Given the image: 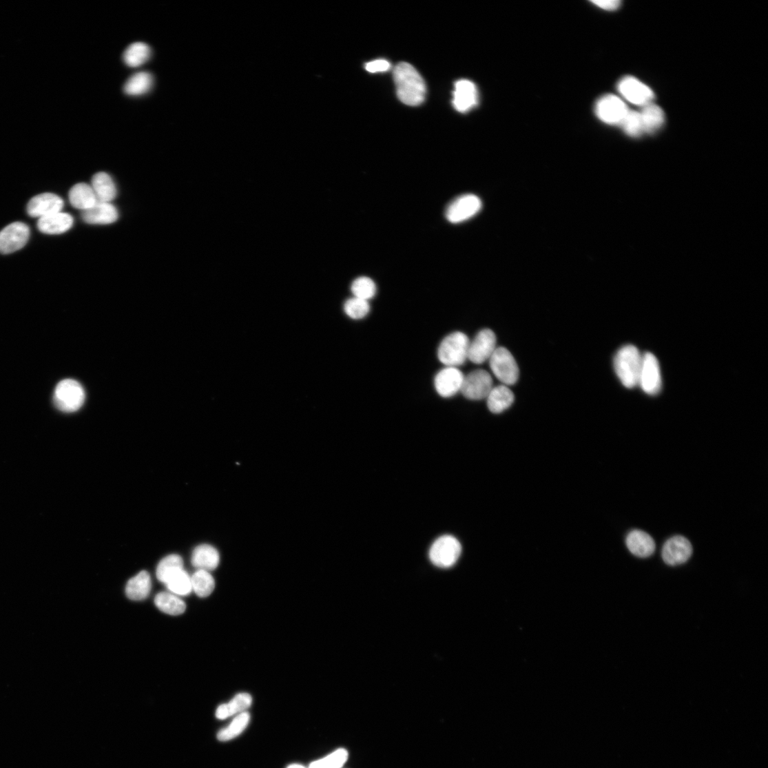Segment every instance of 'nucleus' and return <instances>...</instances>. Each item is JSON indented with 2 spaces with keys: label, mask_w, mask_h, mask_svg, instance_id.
<instances>
[{
  "label": "nucleus",
  "mask_w": 768,
  "mask_h": 768,
  "mask_svg": "<svg viewBox=\"0 0 768 768\" xmlns=\"http://www.w3.org/2000/svg\"><path fill=\"white\" fill-rule=\"evenodd\" d=\"M393 79L399 100L409 106H418L426 98V86L420 74L406 63H399L393 70Z\"/></svg>",
  "instance_id": "f257e3e1"
},
{
  "label": "nucleus",
  "mask_w": 768,
  "mask_h": 768,
  "mask_svg": "<svg viewBox=\"0 0 768 768\" xmlns=\"http://www.w3.org/2000/svg\"><path fill=\"white\" fill-rule=\"evenodd\" d=\"M643 356L639 349L632 344L621 348L614 356V371L625 387L632 388L639 386Z\"/></svg>",
  "instance_id": "f03ea898"
},
{
  "label": "nucleus",
  "mask_w": 768,
  "mask_h": 768,
  "mask_svg": "<svg viewBox=\"0 0 768 768\" xmlns=\"http://www.w3.org/2000/svg\"><path fill=\"white\" fill-rule=\"evenodd\" d=\"M468 337L461 332H454L447 335L439 345L437 358L446 366H462L468 360L470 345Z\"/></svg>",
  "instance_id": "7ed1b4c3"
},
{
  "label": "nucleus",
  "mask_w": 768,
  "mask_h": 768,
  "mask_svg": "<svg viewBox=\"0 0 768 768\" xmlns=\"http://www.w3.org/2000/svg\"><path fill=\"white\" fill-rule=\"evenodd\" d=\"M85 398V391L78 382L65 380L60 382L55 388L54 403L59 411L73 413L81 408Z\"/></svg>",
  "instance_id": "20e7f679"
},
{
  "label": "nucleus",
  "mask_w": 768,
  "mask_h": 768,
  "mask_svg": "<svg viewBox=\"0 0 768 768\" xmlns=\"http://www.w3.org/2000/svg\"><path fill=\"white\" fill-rule=\"evenodd\" d=\"M462 553V546L453 536L444 535L437 539L429 551L433 564L442 568L453 566Z\"/></svg>",
  "instance_id": "39448f33"
},
{
  "label": "nucleus",
  "mask_w": 768,
  "mask_h": 768,
  "mask_svg": "<svg viewBox=\"0 0 768 768\" xmlns=\"http://www.w3.org/2000/svg\"><path fill=\"white\" fill-rule=\"evenodd\" d=\"M489 362L493 375L504 385L508 386L517 382L519 376V367L515 357L508 349L497 347Z\"/></svg>",
  "instance_id": "423d86ee"
},
{
  "label": "nucleus",
  "mask_w": 768,
  "mask_h": 768,
  "mask_svg": "<svg viewBox=\"0 0 768 768\" xmlns=\"http://www.w3.org/2000/svg\"><path fill=\"white\" fill-rule=\"evenodd\" d=\"M493 387L490 373L484 369H477L465 376L460 392L468 399L480 401L487 399Z\"/></svg>",
  "instance_id": "0eeeda50"
},
{
  "label": "nucleus",
  "mask_w": 768,
  "mask_h": 768,
  "mask_svg": "<svg viewBox=\"0 0 768 768\" xmlns=\"http://www.w3.org/2000/svg\"><path fill=\"white\" fill-rule=\"evenodd\" d=\"M481 208V202L474 194H465L457 197L447 207L446 216L448 222L457 224L468 220Z\"/></svg>",
  "instance_id": "6e6552de"
},
{
  "label": "nucleus",
  "mask_w": 768,
  "mask_h": 768,
  "mask_svg": "<svg viewBox=\"0 0 768 768\" xmlns=\"http://www.w3.org/2000/svg\"><path fill=\"white\" fill-rule=\"evenodd\" d=\"M497 338L490 329H484L470 342L468 360L475 364L489 361L497 349Z\"/></svg>",
  "instance_id": "1a4fd4ad"
},
{
  "label": "nucleus",
  "mask_w": 768,
  "mask_h": 768,
  "mask_svg": "<svg viewBox=\"0 0 768 768\" xmlns=\"http://www.w3.org/2000/svg\"><path fill=\"white\" fill-rule=\"evenodd\" d=\"M639 386L645 393L652 396L661 390L662 376L659 362L650 353L643 356Z\"/></svg>",
  "instance_id": "9d476101"
},
{
  "label": "nucleus",
  "mask_w": 768,
  "mask_h": 768,
  "mask_svg": "<svg viewBox=\"0 0 768 768\" xmlns=\"http://www.w3.org/2000/svg\"><path fill=\"white\" fill-rule=\"evenodd\" d=\"M465 375L459 368L446 366L434 379L436 392L443 398H451L462 389Z\"/></svg>",
  "instance_id": "9b49d317"
},
{
  "label": "nucleus",
  "mask_w": 768,
  "mask_h": 768,
  "mask_svg": "<svg viewBox=\"0 0 768 768\" xmlns=\"http://www.w3.org/2000/svg\"><path fill=\"white\" fill-rule=\"evenodd\" d=\"M30 228L23 222H14L0 231V253L10 254L23 249L30 238Z\"/></svg>",
  "instance_id": "f8f14e48"
},
{
  "label": "nucleus",
  "mask_w": 768,
  "mask_h": 768,
  "mask_svg": "<svg viewBox=\"0 0 768 768\" xmlns=\"http://www.w3.org/2000/svg\"><path fill=\"white\" fill-rule=\"evenodd\" d=\"M628 112L625 102L614 95L602 97L596 106L597 116L608 125H621Z\"/></svg>",
  "instance_id": "ddd939ff"
},
{
  "label": "nucleus",
  "mask_w": 768,
  "mask_h": 768,
  "mask_svg": "<svg viewBox=\"0 0 768 768\" xmlns=\"http://www.w3.org/2000/svg\"><path fill=\"white\" fill-rule=\"evenodd\" d=\"M620 94L630 103L645 106L652 103L654 94L647 85L632 76H625L618 85Z\"/></svg>",
  "instance_id": "4468645a"
},
{
  "label": "nucleus",
  "mask_w": 768,
  "mask_h": 768,
  "mask_svg": "<svg viewBox=\"0 0 768 768\" xmlns=\"http://www.w3.org/2000/svg\"><path fill=\"white\" fill-rule=\"evenodd\" d=\"M692 553V545L687 539L683 536H674L665 543L662 556L667 565L675 566L686 563Z\"/></svg>",
  "instance_id": "2eb2a0df"
},
{
  "label": "nucleus",
  "mask_w": 768,
  "mask_h": 768,
  "mask_svg": "<svg viewBox=\"0 0 768 768\" xmlns=\"http://www.w3.org/2000/svg\"><path fill=\"white\" fill-rule=\"evenodd\" d=\"M478 103V92L474 83L469 80H459L455 83L453 93V105L459 113L466 114Z\"/></svg>",
  "instance_id": "dca6fc26"
},
{
  "label": "nucleus",
  "mask_w": 768,
  "mask_h": 768,
  "mask_svg": "<svg viewBox=\"0 0 768 768\" xmlns=\"http://www.w3.org/2000/svg\"><path fill=\"white\" fill-rule=\"evenodd\" d=\"M64 203L56 194L43 193L32 198L28 205V213L32 217L39 218L61 212Z\"/></svg>",
  "instance_id": "f3484780"
},
{
  "label": "nucleus",
  "mask_w": 768,
  "mask_h": 768,
  "mask_svg": "<svg viewBox=\"0 0 768 768\" xmlns=\"http://www.w3.org/2000/svg\"><path fill=\"white\" fill-rule=\"evenodd\" d=\"M82 218L87 224L107 225L117 221L118 212L112 204L98 202L90 209L83 211Z\"/></svg>",
  "instance_id": "a211bd4d"
},
{
  "label": "nucleus",
  "mask_w": 768,
  "mask_h": 768,
  "mask_svg": "<svg viewBox=\"0 0 768 768\" xmlns=\"http://www.w3.org/2000/svg\"><path fill=\"white\" fill-rule=\"evenodd\" d=\"M73 225V217L61 211L39 218L37 226L43 233L60 234L69 231Z\"/></svg>",
  "instance_id": "6ab92c4d"
},
{
  "label": "nucleus",
  "mask_w": 768,
  "mask_h": 768,
  "mask_svg": "<svg viewBox=\"0 0 768 768\" xmlns=\"http://www.w3.org/2000/svg\"><path fill=\"white\" fill-rule=\"evenodd\" d=\"M626 544L629 551L640 558H647L655 551V543L652 537L641 530H633L627 537Z\"/></svg>",
  "instance_id": "aec40b11"
},
{
  "label": "nucleus",
  "mask_w": 768,
  "mask_h": 768,
  "mask_svg": "<svg viewBox=\"0 0 768 768\" xmlns=\"http://www.w3.org/2000/svg\"><path fill=\"white\" fill-rule=\"evenodd\" d=\"M220 563V555L214 546L203 544L195 548L191 557L192 565L199 570L210 572Z\"/></svg>",
  "instance_id": "412c9836"
},
{
  "label": "nucleus",
  "mask_w": 768,
  "mask_h": 768,
  "mask_svg": "<svg viewBox=\"0 0 768 768\" xmlns=\"http://www.w3.org/2000/svg\"><path fill=\"white\" fill-rule=\"evenodd\" d=\"M489 410L493 413H501L508 409L515 402V395L506 385L494 386L487 397Z\"/></svg>",
  "instance_id": "4be33fe9"
},
{
  "label": "nucleus",
  "mask_w": 768,
  "mask_h": 768,
  "mask_svg": "<svg viewBox=\"0 0 768 768\" xmlns=\"http://www.w3.org/2000/svg\"><path fill=\"white\" fill-rule=\"evenodd\" d=\"M92 187L99 203H111L116 196V187L112 177L105 172H98L92 178Z\"/></svg>",
  "instance_id": "5701e85b"
},
{
  "label": "nucleus",
  "mask_w": 768,
  "mask_h": 768,
  "mask_svg": "<svg viewBox=\"0 0 768 768\" xmlns=\"http://www.w3.org/2000/svg\"><path fill=\"white\" fill-rule=\"evenodd\" d=\"M70 200L74 207L83 211L90 209L98 203L92 186L85 183L77 184L72 188Z\"/></svg>",
  "instance_id": "b1692460"
},
{
  "label": "nucleus",
  "mask_w": 768,
  "mask_h": 768,
  "mask_svg": "<svg viewBox=\"0 0 768 768\" xmlns=\"http://www.w3.org/2000/svg\"><path fill=\"white\" fill-rule=\"evenodd\" d=\"M640 114L645 134H654L665 124V115L663 110L653 103L643 106Z\"/></svg>",
  "instance_id": "393cba45"
},
{
  "label": "nucleus",
  "mask_w": 768,
  "mask_h": 768,
  "mask_svg": "<svg viewBox=\"0 0 768 768\" xmlns=\"http://www.w3.org/2000/svg\"><path fill=\"white\" fill-rule=\"evenodd\" d=\"M252 701V697L249 694H238L229 703L219 706L216 709V716L218 719L225 720L233 715L243 713L251 707Z\"/></svg>",
  "instance_id": "a878e982"
},
{
  "label": "nucleus",
  "mask_w": 768,
  "mask_h": 768,
  "mask_svg": "<svg viewBox=\"0 0 768 768\" xmlns=\"http://www.w3.org/2000/svg\"><path fill=\"white\" fill-rule=\"evenodd\" d=\"M151 587L150 576L146 570H143L127 582L125 589L126 595L132 601H143L149 596Z\"/></svg>",
  "instance_id": "bb28decb"
},
{
  "label": "nucleus",
  "mask_w": 768,
  "mask_h": 768,
  "mask_svg": "<svg viewBox=\"0 0 768 768\" xmlns=\"http://www.w3.org/2000/svg\"><path fill=\"white\" fill-rule=\"evenodd\" d=\"M150 55L151 50L146 43L136 42L132 43L125 50L123 54V60L128 67L136 68L147 62Z\"/></svg>",
  "instance_id": "cd10ccee"
},
{
  "label": "nucleus",
  "mask_w": 768,
  "mask_h": 768,
  "mask_svg": "<svg viewBox=\"0 0 768 768\" xmlns=\"http://www.w3.org/2000/svg\"><path fill=\"white\" fill-rule=\"evenodd\" d=\"M153 83L151 74L141 72L130 76L125 82L124 92L129 96H141L149 91Z\"/></svg>",
  "instance_id": "c85d7f7f"
},
{
  "label": "nucleus",
  "mask_w": 768,
  "mask_h": 768,
  "mask_svg": "<svg viewBox=\"0 0 768 768\" xmlns=\"http://www.w3.org/2000/svg\"><path fill=\"white\" fill-rule=\"evenodd\" d=\"M155 603L160 610L171 616H179L186 610L185 602L169 592H160L155 599Z\"/></svg>",
  "instance_id": "c756f323"
},
{
  "label": "nucleus",
  "mask_w": 768,
  "mask_h": 768,
  "mask_svg": "<svg viewBox=\"0 0 768 768\" xmlns=\"http://www.w3.org/2000/svg\"><path fill=\"white\" fill-rule=\"evenodd\" d=\"M250 718L249 713L247 712L238 714L229 726L218 733V740L222 742L229 741L242 734L249 725Z\"/></svg>",
  "instance_id": "7c9ffc66"
},
{
  "label": "nucleus",
  "mask_w": 768,
  "mask_h": 768,
  "mask_svg": "<svg viewBox=\"0 0 768 768\" xmlns=\"http://www.w3.org/2000/svg\"><path fill=\"white\" fill-rule=\"evenodd\" d=\"M192 590L201 598L209 596L215 588V581L209 572L198 570L191 577Z\"/></svg>",
  "instance_id": "2f4dec72"
},
{
  "label": "nucleus",
  "mask_w": 768,
  "mask_h": 768,
  "mask_svg": "<svg viewBox=\"0 0 768 768\" xmlns=\"http://www.w3.org/2000/svg\"><path fill=\"white\" fill-rule=\"evenodd\" d=\"M183 560L179 555L172 554L166 557L158 565L156 572L158 579L165 583L172 575L183 569Z\"/></svg>",
  "instance_id": "473e14b6"
},
{
  "label": "nucleus",
  "mask_w": 768,
  "mask_h": 768,
  "mask_svg": "<svg viewBox=\"0 0 768 768\" xmlns=\"http://www.w3.org/2000/svg\"><path fill=\"white\" fill-rule=\"evenodd\" d=\"M165 584L175 595L185 596L192 590L191 577L184 569L172 575Z\"/></svg>",
  "instance_id": "72a5a7b5"
},
{
  "label": "nucleus",
  "mask_w": 768,
  "mask_h": 768,
  "mask_svg": "<svg viewBox=\"0 0 768 768\" xmlns=\"http://www.w3.org/2000/svg\"><path fill=\"white\" fill-rule=\"evenodd\" d=\"M354 297L369 301L374 298L377 293V285L374 281L367 277H360L355 279L351 285Z\"/></svg>",
  "instance_id": "f704fd0d"
},
{
  "label": "nucleus",
  "mask_w": 768,
  "mask_h": 768,
  "mask_svg": "<svg viewBox=\"0 0 768 768\" xmlns=\"http://www.w3.org/2000/svg\"><path fill=\"white\" fill-rule=\"evenodd\" d=\"M370 310L369 301L356 297L347 300L344 305L345 313L353 320H362L366 318Z\"/></svg>",
  "instance_id": "c9c22d12"
},
{
  "label": "nucleus",
  "mask_w": 768,
  "mask_h": 768,
  "mask_svg": "<svg viewBox=\"0 0 768 768\" xmlns=\"http://www.w3.org/2000/svg\"><path fill=\"white\" fill-rule=\"evenodd\" d=\"M349 754L344 749H339L327 756L311 763L309 768H342L348 760Z\"/></svg>",
  "instance_id": "e433bc0d"
},
{
  "label": "nucleus",
  "mask_w": 768,
  "mask_h": 768,
  "mask_svg": "<svg viewBox=\"0 0 768 768\" xmlns=\"http://www.w3.org/2000/svg\"><path fill=\"white\" fill-rule=\"evenodd\" d=\"M621 125L625 133L630 137L639 138L645 134L640 112L629 110Z\"/></svg>",
  "instance_id": "4c0bfd02"
},
{
  "label": "nucleus",
  "mask_w": 768,
  "mask_h": 768,
  "mask_svg": "<svg viewBox=\"0 0 768 768\" xmlns=\"http://www.w3.org/2000/svg\"><path fill=\"white\" fill-rule=\"evenodd\" d=\"M391 68V63L385 59L372 61L368 62L365 65V70L371 74L386 72L389 71Z\"/></svg>",
  "instance_id": "58836bf2"
},
{
  "label": "nucleus",
  "mask_w": 768,
  "mask_h": 768,
  "mask_svg": "<svg viewBox=\"0 0 768 768\" xmlns=\"http://www.w3.org/2000/svg\"><path fill=\"white\" fill-rule=\"evenodd\" d=\"M592 3L603 10L614 11L620 8L621 2L619 0H604V1H594Z\"/></svg>",
  "instance_id": "ea45409f"
},
{
  "label": "nucleus",
  "mask_w": 768,
  "mask_h": 768,
  "mask_svg": "<svg viewBox=\"0 0 768 768\" xmlns=\"http://www.w3.org/2000/svg\"><path fill=\"white\" fill-rule=\"evenodd\" d=\"M287 768H306V767H304L303 765H299V764H291L289 766H288Z\"/></svg>",
  "instance_id": "a19ab883"
}]
</instances>
